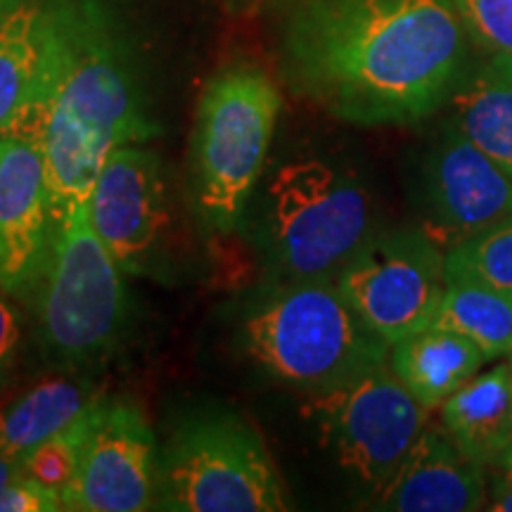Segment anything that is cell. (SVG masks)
Instances as JSON below:
<instances>
[{
	"label": "cell",
	"instance_id": "cell-1",
	"mask_svg": "<svg viewBox=\"0 0 512 512\" xmlns=\"http://www.w3.org/2000/svg\"><path fill=\"white\" fill-rule=\"evenodd\" d=\"M465 62L453 0H302L283 29L294 93L354 126H406L451 98Z\"/></svg>",
	"mask_w": 512,
	"mask_h": 512
},
{
	"label": "cell",
	"instance_id": "cell-2",
	"mask_svg": "<svg viewBox=\"0 0 512 512\" xmlns=\"http://www.w3.org/2000/svg\"><path fill=\"white\" fill-rule=\"evenodd\" d=\"M36 81L3 133L34 140L46 162L53 226L86 202L107 155L159 133L110 0H41Z\"/></svg>",
	"mask_w": 512,
	"mask_h": 512
},
{
	"label": "cell",
	"instance_id": "cell-3",
	"mask_svg": "<svg viewBox=\"0 0 512 512\" xmlns=\"http://www.w3.org/2000/svg\"><path fill=\"white\" fill-rule=\"evenodd\" d=\"M242 337L256 366L306 396L389 363V344L351 309L337 280L283 283L249 313Z\"/></svg>",
	"mask_w": 512,
	"mask_h": 512
},
{
	"label": "cell",
	"instance_id": "cell-4",
	"mask_svg": "<svg viewBox=\"0 0 512 512\" xmlns=\"http://www.w3.org/2000/svg\"><path fill=\"white\" fill-rule=\"evenodd\" d=\"M280 100L271 76L230 67L197 100L190 138L192 200L209 228L228 233L245 214L271 150Z\"/></svg>",
	"mask_w": 512,
	"mask_h": 512
},
{
	"label": "cell",
	"instance_id": "cell-5",
	"mask_svg": "<svg viewBox=\"0 0 512 512\" xmlns=\"http://www.w3.org/2000/svg\"><path fill=\"white\" fill-rule=\"evenodd\" d=\"M171 512H280L287 491L261 434L240 413L200 411L159 453L157 505Z\"/></svg>",
	"mask_w": 512,
	"mask_h": 512
},
{
	"label": "cell",
	"instance_id": "cell-6",
	"mask_svg": "<svg viewBox=\"0 0 512 512\" xmlns=\"http://www.w3.org/2000/svg\"><path fill=\"white\" fill-rule=\"evenodd\" d=\"M110 249L95 233L88 200L53 228L38 278V330L43 347L64 366H91L117 347L126 328V285Z\"/></svg>",
	"mask_w": 512,
	"mask_h": 512
},
{
	"label": "cell",
	"instance_id": "cell-7",
	"mask_svg": "<svg viewBox=\"0 0 512 512\" xmlns=\"http://www.w3.org/2000/svg\"><path fill=\"white\" fill-rule=\"evenodd\" d=\"M268 247L290 280H337L373 238V204L361 183L320 159H294L268 183Z\"/></svg>",
	"mask_w": 512,
	"mask_h": 512
},
{
	"label": "cell",
	"instance_id": "cell-8",
	"mask_svg": "<svg viewBox=\"0 0 512 512\" xmlns=\"http://www.w3.org/2000/svg\"><path fill=\"white\" fill-rule=\"evenodd\" d=\"M304 413L337 465L377 491L420 439L430 411L384 363L325 392L309 394Z\"/></svg>",
	"mask_w": 512,
	"mask_h": 512
},
{
	"label": "cell",
	"instance_id": "cell-9",
	"mask_svg": "<svg viewBox=\"0 0 512 512\" xmlns=\"http://www.w3.org/2000/svg\"><path fill=\"white\" fill-rule=\"evenodd\" d=\"M337 287L392 347L432 325L446 290V254L425 228L375 233L337 275Z\"/></svg>",
	"mask_w": 512,
	"mask_h": 512
},
{
	"label": "cell",
	"instance_id": "cell-10",
	"mask_svg": "<svg viewBox=\"0 0 512 512\" xmlns=\"http://www.w3.org/2000/svg\"><path fill=\"white\" fill-rule=\"evenodd\" d=\"M157 439L143 408L124 396H95L79 472L64 491L69 512H140L155 508Z\"/></svg>",
	"mask_w": 512,
	"mask_h": 512
},
{
	"label": "cell",
	"instance_id": "cell-11",
	"mask_svg": "<svg viewBox=\"0 0 512 512\" xmlns=\"http://www.w3.org/2000/svg\"><path fill=\"white\" fill-rule=\"evenodd\" d=\"M88 214L121 271L150 266L169 221L162 162L145 145H121L107 155L88 195Z\"/></svg>",
	"mask_w": 512,
	"mask_h": 512
},
{
	"label": "cell",
	"instance_id": "cell-12",
	"mask_svg": "<svg viewBox=\"0 0 512 512\" xmlns=\"http://www.w3.org/2000/svg\"><path fill=\"white\" fill-rule=\"evenodd\" d=\"M430 223L425 230L451 249L512 216V176L451 126L425 164Z\"/></svg>",
	"mask_w": 512,
	"mask_h": 512
},
{
	"label": "cell",
	"instance_id": "cell-13",
	"mask_svg": "<svg viewBox=\"0 0 512 512\" xmlns=\"http://www.w3.org/2000/svg\"><path fill=\"white\" fill-rule=\"evenodd\" d=\"M53 228L41 147L34 140L0 133V290H36Z\"/></svg>",
	"mask_w": 512,
	"mask_h": 512
},
{
	"label": "cell",
	"instance_id": "cell-14",
	"mask_svg": "<svg viewBox=\"0 0 512 512\" xmlns=\"http://www.w3.org/2000/svg\"><path fill=\"white\" fill-rule=\"evenodd\" d=\"M486 501L482 465L444 430H422L399 470L373 491V508L394 512H470Z\"/></svg>",
	"mask_w": 512,
	"mask_h": 512
},
{
	"label": "cell",
	"instance_id": "cell-15",
	"mask_svg": "<svg viewBox=\"0 0 512 512\" xmlns=\"http://www.w3.org/2000/svg\"><path fill=\"white\" fill-rule=\"evenodd\" d=\"M441 425L460 451L479 465L512 448V363L470 377L441 403Z\"/></svg>",
	"mask_w": 512,
	"mask_h": 512
},
{
	"label": "cell",
	"instance_id": "cell-16",
	"mask_svg": "<svg viewBox=\"0 0 512 512\" xmlns=\"http://www.w3.org/2000/svg\"><path fill=\"white\" fill-rule=\"evenodd\" d=\"M489 361L472 339L430 328L413 332L389 347V368L427 411L439 408Z\"/></svg>",
	"mask_w": 512,
	"mask_h": 512
},
{
	"label": "cell",
	"instance_id": "cell-17",
	"mask_svg": "<svg viewBox=\"0 0 512 512\" xmlns=\"http://www.w3.org/2000/svg\"><path fill=\"white\" fill-rule=\"evenodd\" d=\"M453 126L512 176V55L489 60L451 93Z\"/></svg>",
	"mask_w": 512,
	"mask_h": 512
},
{
	"label": "cell",
	"instance_id": "cell-18",
	"mask_svg": "<svg viewBox=\"0 0 512 512\" xmlns=\"http://www.w3.org/2000/svg\"><path fill=\"white\" fill-rule=\"evenodd\" d=\"M91 384L74 377H48L0 406V451L22 458L67 427L95 399Z\"/></svg>",
	"mask_w": 512,
	"mask_h": 512
},
{
	"label": "cell",
	"instance_id": "cell-19",
	"mask_svg": "<svg viewBox=\"0 0 512 512\" xmlns=\"http://www.w3.org/2000/svg\"><path fill=\"white\" fill-rule=\"evenodd\" d=\"M432 325L472 339L489 361L512 354V294L472 275L446 273V290Z\"/></svg>",
	"mask_w": 512,
	"mask_h": 512
},
{
	"label": "cell",
	"instance_id": "cell-20",
	"mask_svg": "<svg viewBox=\"0 0 512 512\" xmlns=\"http://www.w3.org/2000/svg\"><path fill=\"white\" fill-rule=\"evenodd\" d=\"M43 46L41 0H15L0 17V133L27 102Z\"/></svg>",
	"mask_w": 512,
	"mask_h": 512
},
{
	"label": "cell",
	"instance_id": "cell-21",
	"mask_svg": "<svg viewBox=\"0 0 512 512\" xmlns=\"http://www.w3.org/2000/svg\"><path fill=\"white\" fill-rule=\"evenodd\" d=\"M95 401V399H93ZM93 401L88 403L76 418L55 432L53 437L31 448L22 456V475L36 479V482L57 489L64 496L79 472L81 453L86 446L88 430H91Z\"/></svg>",
	"mask_w": 512,
	"mask_h": 512
},
{
	"label": "cell",
	"instance_id": "cell-22",
	"mask_svg": "<svg viewBox=\"0 0 512 512\" xmlns=\"http://www.w3.org/2000/svg\"><path fill=\"white\" fill-rule=\"evenodd\" d=\"M446 273L472 275L496 290L512 294V216L446 249Z\"/></svg>",
	"mask_w": 512,
	"mask_h": 512
},
{
	"label": "cell",
	"instance_id": "cell-23",
	"mask_svg": "<svg viewBox=\"0 0 512 512\" xmlns=\"http://www.w3.org/2000/svg\"><path fill=\"white\" fill-rule=\"evenodd\" d=\"M465 29L491 53L512 55V0H453Z\"/></svg>",
	"mask_w": 512,
	"mask_h": 512
},
{
	"label": "cell",
	"instance_id": "cell-24",
	"mask_svg": "<svg viewBox=\"0 0 512 512\" xmlns=\"http://www.w3.org/2000/svg\"><path fill=\"white\" fill-rule=\"evenodd\" d=\"M64 496L57 489L19 475L0 489V512H60Z\"/></svg>",
	"mask_w": 512,
	"mask_h": 512
},
{
	"label": "cell",
	"instance_id": "cell-25",
	"mask_svg": "<svg viewBox=\"0 0 512 512\" xmlns=\"http://www.w3.org/2000/svg\"><path fill=\"white\" fill-rule=\"evenodd\" d=\"M19 347H22V318L8 292L0 290V384L15 370Z\"/></svg>",
	"mask_w": 512,
	"mask_h": 512
},
{
	"label": "cell",
	"instance_id": "cell-26",
	"mask_svg": "<svg viewBox=\"0 0 512 512\" xmlns=\"http://www.w3.org/2000/svg\"><path fill=\"white\" fill-rule=\"evenodd\" d=\"M491 510L498 512H512V470L505 472L494 482V491H491Z\"/></svg>",
	"mask_w": 512,
	"mask_h": 512
},
{
	"label": "cell",
	"instance_id": "cell-27",
	"mask_svg": "<svg viewBox=\"0 0 512 512\" xmlns=\"http://www.w3.org/2000/svg\"><path fill=\"white\" fill-rule=\"evenodd\" d=\"M19 475H22V458L0 451V489H5Z\"/></svg>",
	"mask_w": 512,
	"mask_h": 512
},
{
	"label": "cell",
	"instance_id": "cell-28",
	"mask_svg": "<svg viewBox=\"0 0 512 512\" xmlns=\"http://www.w3.org/2000/svg\"><path fill=\"white\" fill-rule=\"evenodd\" d=\"M12 3H15V0H0V17H3L5 12H8V8H10Z\"/></svg>",
	"mask_w": 512,
	"mask_h": 512
},
{
	"label": "cell",
	"instance_id": "cell-29",
	"mask_svg": "<svg viewBox=\"0 0 512 512\" xmlns=\"http://www.w3.org/2000/svg\"><path fill=\"white\" fill-rule=\"evenodd\" d=\"M508 470H512V451H510V456H508Z\"/></svg>",
	"mask_w": 512,
	"mask_h": 512
},
{
	"label": "cell",
	"instance_id": "cell-30",
	"mask_svg": "<svg viewBox=\"0 0 512 512\" xmlns=\"http://www.w3.org/2000/svg\"><path fill=\"white\" fill-rule=\"evenodd\" d=\"M510 356H512V354H510Z\"/></svg>",
	"mask_w": 512,
	"mask_h": 512
},
{
	"label": "cell",
	"instance_id": "cell-31",
	"mask_svg": "<svg viewBox=\"0 0 512 512\" xmlns=\"http://www.w3.org/2000/svg\"><path fill=\"white\" fill-rule=\"evenodd\" d=\"M510 363H512V361H510Z\"/></svg>",
	"mask_w": 512,
	"mask_h": 512
}]
</instances>
